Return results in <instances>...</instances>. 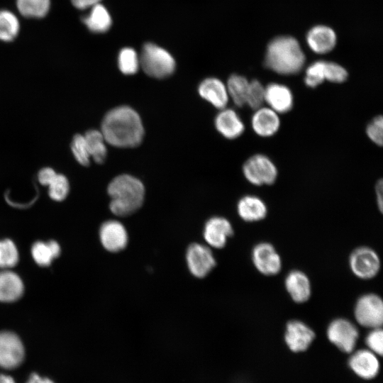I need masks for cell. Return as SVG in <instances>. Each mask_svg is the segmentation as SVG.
<instances>
[{"label": "cell", "mask_w": 383, "mask_h": 383, "mask_svg": "<svg viewBox=\"0 0 383 383\" xmlns=\"http://www.w3.org/2000/svg\"><path fill=\"white\" fill-rule=\"evenodd\" d=\"M305 61L306 57L301 45L294 37L277 36L267 46L265 65L279 74L292 75L299 73Z\"/></svg>", "instance_id": "obj_2"}, {"label": "cell", "mask_w": 383, "mask_h": 383, "mask_svg": "<svg viewBox=\"0 0 383 383\" xmlns=\"http://www.w3.org/2000/svg\"><path fill=\"white\" fill-rule=\"evenodd\" d=\"M118 65L121 72L125 74H133L139 68V57L133 49L126 48L122 49L119 52Z\"/></svg>", "instance_id": "obj_30"}, {"label": "cell", "mask_w": 383, "mask_h": 383, "mask_svg": "<svg viewBox=\"0 0 383 383\" xmlns=\"http://www.w3.org/2000/svg\"><path fill=\"white\" fill-rule=\"evenodd\" d=\"M348 264L352 273L364 280L375 277L381 268V260L378 253L368 246H360L354 249L350 254Z\"/></svg>", "instance_id": "obj_6"}, {"label": "cell", "mask_w": 383, "mask_h": 383, "mask_svg": "<svg viewBox=\"0 0 383 383\" xmlns=\"http://www.w3.org/2000/svg\"><path fill=\"white\" fill-rule=\"evenodd\" d=\"M233 234L231 222L223 217L215 216L206 223L204 237L206 243L213 248H222L228 238Z\"/></svg>", "instance_id": "obj_16"}, {"label": "cell", "mask_w": 383, "mask_h": 383, "mask_svg": "<svg viewBox=\"0 0 383 383\" xmlns=\"http://www.w3.org/2000/svg\"><path fill=\"white\" fill-rule=\"evenodd\" d=\"M214 123L217 131L228 139L239 137L245 130L243 121L232 109H222L216 115Z\"/></svg>", "instance_id": "obj_21"}, {"label": "cell", "mask_w": 383, "mask_h": 383, "mask_svg": "<svg viewBox=\"0 0 383 383\" xmlns=\"http://www.w3.org/2000/svg\"><path fill=\"white\" fill-rule=\"evenodd\" d=\"M107 192L111 197L109 207L118 216H129L143 204L145 187L134 176L122 174L115 177L109 184Z\"/></svg>", "instance_id": "obj_3"}, {"label": "cell", "mask_w": 383, "mask_h": 383, "mask_svg": "<svg viewBox=\"0 0 383 383\" xmlns=\"http://www.w3.org/2000/svg\"><path fill=\"white\" fill-rule=\"evenodd\" d=\"M353 314L356 322L369 329L382 327L383 301L374 293H366L356 300Z\"/></svg>", "instance_id": "obj_5"}, {"label": "cell", "mask_w": 383, "mask_h": 383, "mask_svg": "<svg viewBox=\"0 0 383 383\" xmlns=\"http://www.w3.org/2000/svg\"><path fill=\"white\" fill-rule=\"evenodd\" d=\"M348 76L347 70L340 65L334 62L326 61L325 79L333 83H342Z\"/></svg>", "instance_id": "obj_37"}, {"label": "cell", "mask_w": 383, "mask_h": 383, "mask_svg": "<svg viewBox=\"0 0 383 383\" xmlns=\"http://www.w3.org/2000/svg\"><path fill=\"white\" fill-rule=\"evenodd\" d=\"M264 102L265 87L257 79L249 82L245 104L255 110L261 107Z\"/></svg>", "instance_id": "obj_35"}, {"label": "cell", "mask_w": 383, "mask_h": 383, "mask_svg": "<svg viewBox=\"0 0 383 383\" xmlns=\"http://www.w3.org/2000/svg\"><path fill=\"white\" fill-rule=\"evenodd\" d=\"M243 172L246 179L256 186L270 185L276 181L277 169L267 156L255 154L243 164Z\"/></svg>", "instance_id": "obj_7"}, {"label": "cell", "mask_w": 383, "mask_h": 383, "mask_svg": "<svg viewBox=\"0 0 383 383\" xmlns=\"http://www.w3.org/2000/svg\"><path fill=\"white\" fill-rule=\"evenodd\" d=\"M48 187L50 199L55 201H62L67 198L70 185L69 179L65 174L57 173Z\"/></svg>", "instance_id": "obj_32"}, {"label": "cell", "mask_w": 383, "mask_h": 383, "mask_svg": "<svg viewBox=\"0 0 383 383\" xmlns=\"http://www.w3.org/2000/svg\"><path fill=\"white\" fill-rule=\"evenodd\" d=\"M198 91L202 98L218 109H224L228 104L229 96L226 86L218 78L204 79L199 84Z\"/></svg>", "instance_id": "obj_20"}, {"label": "cell", "mask_w": 383, "mask_h": 383, "mask_svg": "<svg viewBox=\"0 0 383 383\" xmlns=\"http://www.w3.org/2000/svg\"><path fill=\"white\" fill-rule=\"evenodd\" d=\"M248 84L249 81L245 77L237 74L228 79L226 86L228 96L237 106L242 107L245 104Z\"/></svg>", "instance_id": "obj_27"}, {"label": "cell", "mask_w": 383, "mask_h": 383, "mask_svg": "<svg viewBox=\"0 0 383 383\" xmlns=\"http://www.w3.org/2000/svg\"><path fill=\"white\" fill-rule=\"evenodd\" d=\"M378 357L367 348L353 350L348 360V365L359 377L372 379L378 374L380 369Z\"/></svg>", "instance_id": "obj_13"}, {"label": "cell", "mask_w": 383, "mask_h": 383, "mask_svg": "<svg viewBox=\"0 0 383 383\" xmlns=\"http://www.w3.org/2000/svg\"><path fill=\"white\" fill-rule=\"evenodd\" d=\"M84 136L91 158L96 163H103L106 157L107 148L101 131L89 129Z\"/></svg>", "instance_id": "obj_26"}, {"label": "cell", "mask_w": 383, "mask_h": 383, "mask_svg": "<svg viewBox=\"0 0 383 383\" xmlns=\"http://www.w3.org/2000/svg\"><path fill=\"white\" fill-rule=\"evenodd\" d=\"M100 240L104 248L116 252L125 248L128 243V233L124 226L118 221L104 222L99 231Z\"/></svg>", "instance_id": "obj_15"}, {"label": "cell", "mask_w": 383, "mask_h": 383, "mask_svg": "<svg viewBox=\"0 0 383 383\" xmlns=\"http://www.w3.org/2000/svg\"><path fill=\"white\" fill-rule=\"evenodd\" d=\"M57 172L52 167H45L37 174L38 182L43 186L48 187L56 177Z\"/></svg>", "instance_id": "obj_39"}, {"label": "cell", "mask_w": 383, "mask_h": 383, "mask_svg": "<svg viewBox=\"0 0 383 383\" xmlns=\"http://www.w3.org/2000/svg\"><path fill=\"white\" fill-rule=\"evenodd\" d=\"M19 12L27 18H43L48 13L50 0H16Z\"/></svg>", "instance_id": "obj_28"}, {"label": "cell", "mask_w": 383, "mask_h": 383, "mask_svg": "<svg viewBox=\"0 0 383 383\" xmlns=\"http://www.w3.org/2000/svg\"><path fill=\"white\" fill-rule=\"evenodd\" d=\"M20 30L17 17L7 10L0 11V40L10 42L16 38Z\"/></svg>", "instance_id": "obj_29"}, {"label": "cell", "mask_w": 383, "mask_h": 383, "mask_svg": "<svg viewBox=\"0 0 383 383\" xmlns=\"http://www.w3.org/2000/svg\"><path fill=\"white\" fill-rule=\"evenodd\" d=\"M316 337L313 330L306 323L296 319L288 321L284 335V342L294 353L306 351Z\"/></svg>", "instance_id": "obj_11"}, {"label": "cell", "mask_w": 383, "mask_h": 383, "mask_svg": "<svg viewBox=\"0 0 383 383\" xmlns=\"http://www.w3.org/2000/svg\"><path fill=\"white\" fill-rule=\"evenodd\" d=\"M324 60H317L311 63L306 70L304 82L311 88H315L326 80Z\"/></svg>", "instance_id": "obj_33"}, {"label": "cell", "mask_w": 383, "mask_h": 383, "mask_svg": "<svg viewBox=\"0 0 383 383\" xmlns=\"http://www.w3.org/2000/svg\"><path fill=\"white\" fill-rule=\"evenodd\" d=\"M265 102L277 113H285L292 109L294 96L287 86L274 82L265 87Z\"/></svg>", "instance_id": "obj_18"}, {"label": "cell", "mask_w": 383, "mask_h": 383, "mask_svg": "<svg viewBox=\"0 0 383 383\" xmlns=\"http://www.w3.org/2000/svg\"><path fill=\"white\" fill-rule=\"evenodd\" d=\"M0 383H16V382L11 377L4 374H0Z\"/></svg>", "instance_id": "obj_43"}, {"label": "cell", "mask_w": 383, "mask_h": 383, "mask_svg": "<svg viewBox=\"0 0 383 383\" xmlns=\"http://www.w3.org/2000/svg\"><path fill=\"white\" fill-rule=\"evenodd\" d=\"M70 149L76 161L82 166L90 165L91 157L84 135L77 133L71 140Z\"/></svg>", "instance_id": "obj_31"}, {"label": "cell", "mask_w": 383, "mask_h": 383, "mask_svg": "<svg viewBox=\"0 0 383 383\" xmlns=\"http://www.w3.org/2000/svg\"><path fill=\"white\" fill-rule=\"evenodd\" d=\"M18 261V252L13 242L9 239L0 240V267H13Z\"/></svg>", "instance_id": "obj_34"}, {"label": "cell", "mask_w": 383, "mask_h": 383, "mask_svg": "<svg viewBox=\"0 0 383 383\" xmlns=\"http://www.w3.org/2000/svg\"><path fill=\"white\" fill-rule=\"evenodd\" d=\"M82 22L93 33H104L111 26V18L106 9L99 3L91 7Z\"/></svg>", "instance_id": "obj_24"}, {"label": "cell", "mask_w": 383, "mask_h": 383, "mask_svg": "<svg viewBox=\"0 0 383 383\" xmlns=\"http://www.w3.org/2000/svg\"><path fill=\"white\" fill-rule=\"evenodd\" d=\"M31 253L35 262L40 266H48L60 253L59 244L51 240L47 243L38 241L31 248Z\"/></svg>", "instance_id": "obj_25"}, {"label": "cell", "mask_w": 383, "mask_h": 383, "mask_svg": "<svg viewBox=\"0 0 383 383\" xmlns=\"http://www.w3.org/2000/svg\"><path fill=\"white\" fill-rule=\"evenodd\" d=\"M23 292V284L18 274L11 271L0 272V301H15Z\"/></svg>", "instance_id": "obj_23"}, {"label": "cell", "mask_w": 383, "mask_h": 383, "mask_svg": "<svg viewBox=\"0 0 383 383\" xmlns=\"http://www.w3.org/2000/svg\"><path fill=\"white\" fill-rule=\"evenodd\" d=\"M72 4L79 9L91 8L99 3L101 0H70Z\"/></svg>", "instance_id": "obj_40"}, {"label": "cell", "mask_w": 383, "mask_h": 383, "mask_svg": "<svg viewBox=\"0 0 383 383\" xmlns=\"http://www.w3.org/2000/svg\"><path fill=\"white\" fill-rule=\"evenodd\" d=\"M251 258L255 268L262 275L274 276L282 270V257L270 243H257L252 248Z\"/></svg>", "instance_id": "obj_9"}, {"label": "cell", "mask_w": 383, "mask_h": 383, "mask_svg": "<svg viewBox=\"0 0 383 383\" xmlns=\"http://www.w3.org/2000/svg\"><path fill=\"white\" fill-rule=\"evenodd\" d=\"M366 133L369 138L378 145H382L383 141V118L378 116L367 125Z\"/></svg>", "instance_id": "obj_38"}, {"label": "cell", "mask_w": 383, "mask_h": 383, "mask_svg": "<svg viewBox=\"0 0 383 383\" xmlns=\"http://www.w3.org/2000/svg\"><path fill=\"white\" fill-rule=\"evenodd\" d=\"M375 192H376V199H377V206L379 208V210L382 212L383 209V182L382 179H380L375 188Z\"/></svg>", "instance_id": "obj_41"}, {"label": "cell", "mask_w": 383, "mask_h": 383, "mask_svg": "<svg viewBox=\"0 0 383 383\" xmlns=\"http://www.w3.org/2000/svg\"><path fill=\"white\" fill-rule=\"evenodd\" d=\"M251 126L257 135L270 137L279 129L280 119L274 110L270 107L261 106L255 109L251 118Z\"/></svg>", "instance_id": "obj_19"}, {"label": "cell", "mask_w": 383, "mask_h": 383, "mask_svg": "<svg viewBox=\"0 0 383 383\" xmlns=\"http://www.w3.org/2000/svg\"><path fill=\"white\" fill-rule=\"evenodd\" d=\"M186 257L191 273L199 278L206 276L216 265V260L210 248L201 244L189 245Z\"/></svg>", "instance_id": "obj_12"}, {"label": "cell", "mask_w": 383, "mask_h": 383, "mask_svg": "<svg viewBox=\"0 0 383 383\" xmlns=\"http://www.w3.org/2000/svg\"><path fill=\"white\" fill-rule=\"evenodd\" d=\"M139 61L143 70L155 78L168 77L175 68L173 57L165 49L152 43L144 45Z\"/></svg>", "instance_id": "obj_4"}, {"label": "cell", "mask_w": 383, "mask_h": 383, "mask_svg": "<svg viewBox=\"0 0 383 383\" xmlns=\"http://www.w3.org/2000/svg\"><path fill=\"white\" fill-rule=\"evenodd\" d=\"M101 132L109 144L119 148L138 145L144 136V128L138 113L127 105L110 109L101 123Z\"/></svg>", "instance_id": "obj_1"}, {"label": "cell", "mask_w": 383, "mask_h": 383, "mask_svg": "<svg viewBox=\"0 0 383 383\" xmlns=\"http://www.w3.org/2000/svg\"><path fill=\"white\" fill-rule=\"evenodd\" d=\"M365 343L367 348L381 357L383 352V331L382 327L370 329Z\"/></svg>", "instance_id": "obj_36"}, {"label": "cell", "mask_w": 383, "mask_h": 383, "mask_svg": "<svg viewBox=\"0 0 383 383\" xmlns=\"http://www.w3.org/2000/svg\"><path fill=\"white\" fill-rule=\"evenodd\" d=\"M237 211L241 219L245 222H258L267 215L266 204L255 195H245L237 204Z\"/></svg>", "instance_id": "obj_22"}, {"label": "cell", "mask_w": 383, "mask_h": 383, "mask_svg": "<svg viewBox=\"0 0 383 383\" xmlns=\"http://www.w3.org/2000/svg\"><path fill=\"white\" fill-rule=\"evenodd\" d=\"M284 287L292 300L296 304L308 301L311 296V283L308 275L299 270H292L286 275Z\"/></svg>", "instance_id": "obj_14"}, {"label": "cell", "mask_w": 383, "mask_h": 383, "mask_svg": "<svg viewBox=\"0 0 383 383\" xmlns=\"http://www.w3.org/2000/svg\"><path fill=\"white\" fill-rule=\"evenodd\" d=\"M26 383H55L47 377H42L36 373L31 374Z\"/></svg>", "instance_id": "obj_42"}, {"label": "cell", "mask_w": 383, "mask_h": 383, "mask_svg": "<svg viewBox=\"0 0 383 383\" xmlns=\"http://www.w3.org/2000/svg\"><path fill=\"white\" fill-rule=\"evenodd\" d=\"M306 40L309 48L313 52L326 54L331 52L336 45L337 35L331 27L317 25L308 31Z\"/></svg>", "instance_id": "obj_17"}, {"label": "cell", "mask_w": 383, "mask_h": 383, "mask_svg": "<svg viewBox=\"0 0 383 383\" xmlns=\"http://www.w3.org/2000/svg\"><path fill=\"white\" fill-rule=\"evenodd\" d=\"M326 335L328 340L345 353H351L356 347L359 331L357 326L345 318H336L327 326Z\"/></svg>", "instance_id": "obj_8"}, {"label": "cell", "mask_w": 383, "mask_h": 383, "mask_svg": "<svg viewBox=\"0 0 383 383\" xmlns=\"http://www.w3.org/2000/svg\"><path fill=\"white\" fill-rule=\"evenodd\" d=\"M25 350L19 337L10 331L0 332V367L11 370L23 361Z\"/></svg>", "instance_id": "obj_10"}]
</instances>
